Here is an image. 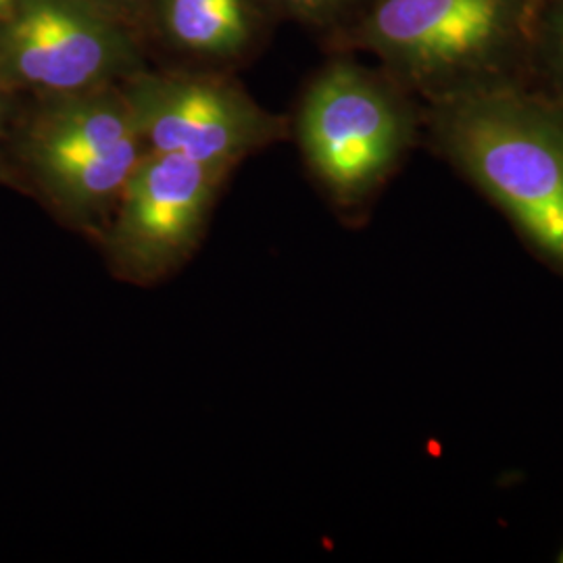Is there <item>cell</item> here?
<instances>
[{
    "label": "cell",
    "instance_id": "1",
    "mask_svg": "<svg viewBox=\"0 0 563 563\" xmlns=\"http://www.w3.org/2000/svg\"><path fill=\"white\" fill-rule=\"evenodd\" d=\"M449 157L528 249L563 274V113L511 92H474L439 118Z\"/></svg>",
    "mask_w": 563,
    "mask_h": 563
},
{
    "label": "cell",
    "instance_id": "5",
    "mask_svg": "<svg viewBox=\"0 0 563 563\" xmlns=\"http://www.w3.org/2000/svg\"><path fill=\"white\" fill-rule=\"evenodd\" d=\"M123 97L146 151L232 169L280 136V121L223 81L141 78Z\"/></svg>",
    "mask_w": 563,
    "mask_h": 563
},
{
    "label": "cell",
    "instance_id": "4",
    "mask_svg": "<svg viewBox=\"0 0 563 563\" xmlns=\"http://www.w3.org/2000/svg\"><path fill=\"white\" fill-rule=\"evenodd\" d=\"M302 151L342 209L367 201L409 139L399 102L362 71L339 65L311 86L299 120Z\"/></svg>",
    "mask_w": 563,
    "mask_h": 563
},
{
    "label": "cell",
    "instance_id": "11",
    "mask_svg": "<svg viewBox=\"0 0 563 563\" xmlns=\"http://www.w3.org/2000/svg\"><path fill=\"white\" fill-rule=\"evenodd\" d=\"M560 562H563V551L560 553Z\"/></svg>",
    "mask_w": 563,
    "mask_h": 563
},
{
    "label": "cell",
    "instance_id": "6",
    "mask_svg": "<svg viewBox=\"0 0 563 563\" xmlns=\"http://www.w3.org/2000/svg\"><path fill=\"white\" fill-rule=\"evenodd\" d=\"M125 63L120 32L80 0H23L0 44L4 76L57 97L97 90Z\"/></svg>",
    "mask_w": 563,
    "mask_h": 563
},
{
    "label": "cell",
    "instance_id": "10",
    "mask_svg": "<svg viewBox=\"0 0 563 563\" xmlns=\"http://www.w3.org/2000/svg\"><path fill=\"white\" fill-rule=\"evenodd\" d=\"M15 0H0V18H4L13 9Z\"/></svg>",
    "mask_w": 563,
    "mask_h": 563
},
{
    "label": "cell",
    "instance_id": "2",
    "mask_svg": "<svg viewBox=\"0 0 563 563\" xmlns=\"http://www.w3.org/2000/svg\"><path fill=\"white\" fill-rule=\"evenodd\" d=\"M27 148L60 213L97 239L146 153L125 97L102 88L59 97L36 121Z\"/></svg>",
    "mask_w": 563,
    "mask_h": 563
},
{
    "label": "cell",
    "instance_id": "3",
    "mask_svg": "<svg viewBox=\"0 0 563 563\" xmlns=\"http://www.w3.org/2000/svg\"><path fill=\"white\" fill-rule=\"evenodd\" d=\"M228 172L178 153L146 151L99 236L109 269L136 286L174 276L197 251Z\"/></svg>",
    "mask_w": 563,
    "mask_h": 563
},
{
    "label": "cell",
    "instance_id": "8",
    "mask_svg": "<svg viewBox=\"0 0 563 563\" xmlns=\"http://www.w3.org/2000/svg\"><path fill=\"white\" fill-rule=\"evenodd\" d=\"M165 25L172 38L202 55H228L249 36L242 0H167Z\"/></svg>",
    "mask_w": 563,
    "mask_h": 563
},
{
    "label": "cell",
    "instance_id": "7",
    "mask_svg": "<svg viewBox=\"0 0 563 563\" xmlns=\"http://www.w3.org/2000/svg\"><path fill=\"white\" fill-rule=\"evenodd\" d=\"M505 18V0H380L369 36L409 71L432 76L484 57Z\"/></svg>",
    "mask_w": 563,
    "mask_h": 563
},
{
    "label": "cell",
    "instance_id": "9",
    "mask_svg": "<svg viewBox=\"0 0 563 563\" xmlns=\"http://www.w3.org/2000/svg\"><path fill=\"white\" fill-rule=\"evenodd\" d=\"M284 4H288L295 11H302V13H313L330 7L334 0H282Z\"/></svg>",
    "mask_w": 563,
    "mask_h": 563
}]
</instances>
